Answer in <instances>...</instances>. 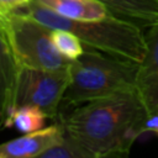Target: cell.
<instances>
[{
  "mask_svg": "<svg viewBox=\"0 0 158 158\" xmlns=\"http://www.w3.org/2000/svg\"><path fill=\"white\" fill-rule=\"evenodd\" d=\"M47 118V115L41 109L32 105H20L15 106L10 112L5 128L15 127L21 133H28L42 128Z\"/></svg>",
  "mask_w": 158,
  "mask_h": 158,
  "instance_id": "cell-11",
  "label": "cell"
},
{
  "mask_svg": "<svg viewBox=\"0 0 158 158\" xmlns=\"http://www.w3.org/2000/svg\"><path fill=\"white\" fill-rule=\"evenodd\" d=\"M138 63L84 47L77 59L69 62V80L59 111L118 91L136 90Z\"/></svg>",
  "mask_w": 158,
  "mask_h": 158,
  "instance_id": "cell-3",
  "label": "cell"
},
{
  "mask_svg": "<svg viewBox=\"0 0 158 158\" xmlns=\"http://www.w3.org/2000/svg\"><path fill=\"white\" fill-rule=\"evenodd\" d=\"M19 11V10H17ZM21 11L28 14L49 28H63L73 32L84 44L102 53L139 63L146 52L143 28L109 16L95 21H78L58 15L51 9L32 0Z\"/></svg>",
  "mask_w": 158,
  "mask_h": 158,
  "instance_id": "cell-2",
  "label": "cell"
},
{
  "mask_svg": "<svg viewBox=\"0 0 158 158\" xmlns=\"http://www.w3.org/2000/svg\"><path fill=\"white\" fill-rule=\"evenodd\" d=\"M147 112L136 90L98 98L56 116L63 133L88 158L122 157L137 139L133 127Z\"/></svg>",
  "mask_w": 158,
  "mask_h": 158,
  "instance_id": "cell-1",
  "label": "cell"
},
{
  "mask_svg": "<svg viewBox=\"0 0 158 158\" xmlns=\"http://www.w3.org/2000/svg\"><path fill=\"white\" fill-rule=\"evenodd\" d=\"M68 80V67L60 70L20 67L16 81L15 106L32 105L41 109L48 118H56Z\"/></svg>",
  "mask_w": 158,
  "mask_h": 158,
  "instance_id": "cell-5",
  "label": "cell"
},
{
  "mask_svg": "<svg viewBox=\"0 0 158 158\" xmlns=\"http://www.w3.org/2000/svg\"><path fill=\"white\" fill-rule=\"evenodd\" d=\"M63 137L62 126L54 125L42 127L37 131L23 133L21 137L0 144V158H35L57 143Z\"/></svg>",
  "mask_w": 158,
  "mask_h": 158,
  "instance_id": "cell-7",
  "label": "cell"
},
{
  "mask_svg": "<svg viewBox=\"0 0 158 158\" xmlns=\"http://www.w3.org/2000/svg\"><path fill=\"white\" fill-rule=\"evenodd\" d=\"M60 16L78 21L102 20L111 14L98 0H35Z\"/></svg>",
  "mask_w": 158,
  "mask_h": 158,
  "instance_id": "cell-10",
  "label": "cell"
},
{
  "mask_svg": "<svg viewBox=\"0 0 158 158\" xmlns=\"http://www.w3.org/2000/svg\"><path fill=\"white\" fill-rule=\"evenodd\" d=\"M40 158H88V156L63 133V137L46 149Z\"/></svg>",
  "mask_w": 158,
  "mask_h": 158,
  "instance_id": "cell-13",
  "label": "cell"
},
{
  "mask_svg": "<svg viewBox=\"0 0 158 158\" xmlns=\"http://www.w3.org/2000/svg\"><path fill=\"white\" fill-rule=\"evenodd\" d=\"M121 20L148 28L158 22V0H98Z\"/></svg>",
  "mask_w": 158,
  "mask_h": 158,
  "instance_id": "cell-9",
  "label": "cell"
},
{
  "mask_svg": "<svg viewBox=\"0 0 158 158\" xmlns=\"http://www.w3.org/2000/svg\"><path fill=\"white\" fill-rule=\"evenodd\" d=\"M146 52L138 63L136 91L148 112H158V22L144 32Z\"/></svg>",
  "mask_w": 158,
  "mask_h": 158,
  "instance_id": "cell-6",
  "label": "cell"
},
{
  "mask_svg": "<svg viewBox=\"0 0 158 158\" xmlns=\"http://www.w3.org/2000/svg\"><path fill=\"white\" fill-rule=\"evenodd\" d=\"M51 38L60 56L69 62L77 59L84 52V44L81 41L68 30L53 28L51 31Z\"/></svg>",
  "mask_w": 158,
  "mask_h": 158,
  "instance_id": "cell-12",
  "label": "cell"
},
{
  "mask_svg": "<svg viewBox=\"0 0 158 158\" xmlns=\"http://www.w3.org/2000/svg\"><path fill=\"white\" fill-rule=\"evenodd\" d=\"M133 133L136 138L144 133H152L158 137V112H146L141 120L135 125Z\"/></svg>",
  "mask_w": 158,
  "mask_h": 158,
  "instance_id": "cell-14",
  "label": "cell"
},
{
  "mask_svg": "<svg viewBox=\"0 0 158 158\" xmlns=\"http://www.w3.org/2000/svg\"><path fill=\"white\" fill-rule=\"evenodd\" d=\"M20 65L0 23V128L15 106V91Z\"/></svg>",
  "mask_w": 158,
  "mask_h": 158,
  "instance_id": "cell-8",
  "label": "cell"
},
{
  "mask_svg": "<svg viewBox=\"0 0 158 158\" xmlns=\"http://www.w3.org/2000/svg\"><path fill=\"white\" fill-rule=\"evenodd\" d=\"M32 0H0V17L25 9Z\"/></svg>",
  "mask_w": 158,
  "mask_h": 158,
  "instance_id": "cell-15",
  "label": "cell"
},
{
  "mask_svg": "<svg viewBox=\"0 0 158 158\" xmlns=\"http://www.w3.org/2000/svg\"><path fill=\"white\" fill-rule=\"evenodd\" d=\"M9 44L20 67L60 70L69 64L54 47L52 28L19 10L0 17Z\"/></svg>",
  "mask_w": 158,
  "mask_h": 158,
  "instance_id": "cell-4",
  "label": "cell"
}]
</instances>
